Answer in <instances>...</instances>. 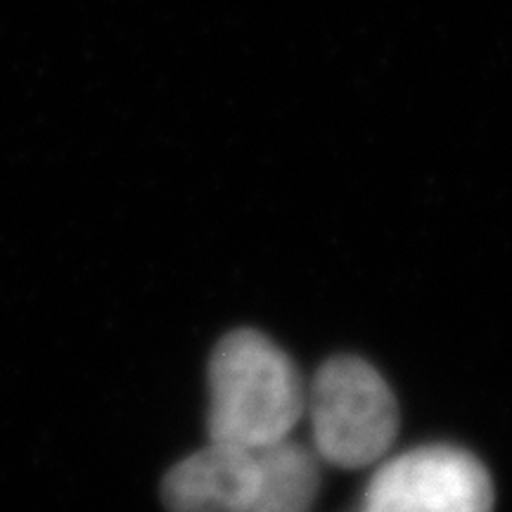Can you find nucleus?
Segmentation results:
<instances>
[{
    "instance_id": "obj_1",
    "label": "nucleus",
    "mask_w": 512,
    "mask_h": 512,
    "mask_svg": "<svg viewBox=\"0 0 512 512\" xmlns=\"http://www.w3.org/2000/svg\"><path fill=\"white\" fill-rule=\"evenodd\" d=\"M209 439L259 451L290 437L306 413L299 368L273 339L233 330L209 361Z\"/></svg>"
},
{
    "instance_id": "obj_2",
    "label": "nucleus",
    "mask_w": 512,
    "mask_h": 512,
    "mask_svg": "<svg viewBox=\"0 0 512 512\" xmlns=\"http://www.w3.org/2000/svg\"><path fill=\"white\" fill-rule=\"evenodd\" d=\"M313 451L325 463L361 470L392 451L399 406L384 377L358 356L325 361L306 387Z\"/></svg>"
},
{
    "instance_id": "obj_3",
    "label": "nucleus",
    "mask_w": 512,
    "mask_h": 512,
    "mask_svg": "<svg viewBox=\"0 0 512 512\" xmlns=\"http://www.w3.org/2000/svg\"><path fill=\"white\" fill-rule=\"evenodd\" d=\"M361 512H494V484L463 448L420 446L384 460L366 486Z\"/></svg>"
},
{
    "instance_id": "obj_4",
    "label": "nucleus",
    "mask_w": 512,
    "mask_h": 512,
    "mask_svg": "<svg viewBox=\"0 0 512 512\" xmlns=\"http://www.w3.org/2000/svg\"><path fill=\"white\" fill-rule=\"evenodd\" d=\"M256 489V451L209 439V446L171 467L162 501L169 512H249Z\"/></svg>"
},
{
    "instance_id": "obj_5",
    "label": "nucleus",
    "mask_w": 512,
    "mask_h": 512,
    "mask_svg": "<svg viewBox=\"0 0 512 512\" xmlns=\"http://www.w3.org/2000/svg\"><path fill=\"white\" fill-rule=\"evenodd\" d=\"M259 489L249 512H311L320 489V456L290 437L256 451Z\"/></svg>"
}]
</instances>
